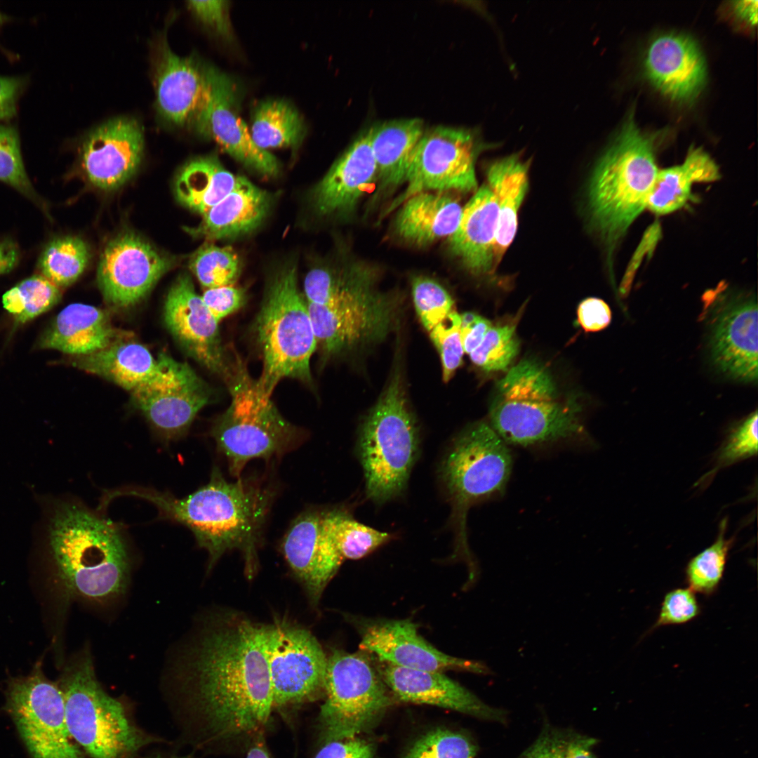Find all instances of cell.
Listing matches in <instances>:
<instances>
[{
	"mask_svg": "<svg viewBox=\"0 0 758 758\" xmlns=\"http://www.w3.org/2000/svg\"><path fill=\"white\" fill-rule=\"evenodd\" d=\"M0 181L11 186L45 211L25 171L16 130L0 124Z\"/></svg>",
	"mask_w": 758,
	"mask_h": 758,
	"instance_id": "46",
	"label": "cell"
},
{
	"mask_svg": "<svg viewBox=\"0 0 758 758\" xmlns=\"http://www.w3.org/2000/svg\"><path fill=\"white\" fill-rule=\"evenodd\" d=\"M0 18H1V15H0Z\"/></svg>",
	"mask_w": 758,
	"mask_h": 758,
	"instance_id": "63",
	"label": "cell"
},
{
	"mask_svg": "<svg viewBox=\"0 0 758 758\" xmlns=\"http://www.w3.org/2000/svg\"><path fill=\"white\" fill-rule=\"evenodd\" d=\"M425 131L420 119L388 121L370 128L377 179L382 189L406 182L411 160Z\"/></svg>",
	"mask_w": 758,
	"mask_h": 758,
	"instance_id": "34",
	"label": "cell"
},
{
	"mask_svg": "<svg viewBox=\"0 0 758 758\" xmlns=\"http://www.w3.org/2000/svg\"><path fill=\"white\" fill-rule=\"evenodd\" d=\"M131 393L133 404L166 441L185 434L212 394L197 373L175 388Z\"/></svg>",
	"mask_w": 758,
	"mask_h": 758,
	"instance_id": "29",
	"label": "cell"
},
{
	"mask_svg": "<svg viewBox=\"0 0 758 758\" xmlns=\"http://www.w3.org/2000/svg\"><path fill=\"white\" fill-rule=\"evenodd\" d=\"M249 131L255 145L267 151L298 145L306 128L302 118L290 103L274 99L256 107Z\"/></svg>",
	"mask_w": 758,
	"mask_h": 758,
	"instance_id": "38",
	"label": "cell"
},
{
	"mask_svg": "<svg viewBox=\"0 0 758 758\" xmlns=\"http://www.w3.org/2000/svg\"><path fill=\"white\" fill-rule=\"evenodd\" d=\"M411 293L416 313L429 332L454 310V301L450 294L430 278L415 277L411 283Z\"/></svg>",
	"mask_w": 758,
	"mask_h": 758,
	"instance_id": "48",
	"label": "cell"
},
{
	"mask_svg": "<svg viewBox=\"0 0 758 758\" xmlns=\"http://www.w3.org/2000/svg\"><path fill=\"white\" fill-rule=\"evenodd\" d=\"M376 665L384 682L398 700L435 705L483 719H505L503 711L487 705L441 672L404 668L381 661Z\"/></svg>",
	"mask_w": 758,
	"mask_h": 758,
	"instance_id": "25",
	"label": "cell"
},
{
	"mask_svg": "<svg viewBox=\"0 0 758 758\" xmlns=\"http://www.w3.org/2000/svg\"><path fill=\"white\" fill-rule=\"evenodd\" d=\"M374 747L357 736L325 743L314 758H373Z\"/></svg>",
	"mask_w": 758,
	"mask_h": 758,
	"instance_id": "54",
	"label": "cell"
},
{
	"mask_svg": "<svg viewBox=\"0 0 758 758\" xmlns=\"http://www.w3.org/2000/svg\"><path fill=\"white\" fill-rule=\"evenodd\" d=\"M190 269L206 289L234 285L241 272L239 258L230 246L206 244L192 257Z\"/></svg>",
	"mask_w": 758,
	"mask_h": 758,
	"instance_id": "44",
	"label": "cell"
},
{
	"mask_svg": "<svg viewBox=\"0 0 758 758\" xmlns=\"http://www.w3.org/2000/svg\"><path fill=\"white\" fill-rule=\"evenodd\" d=\"M492 323L473 312L460 314V334L464 352L470 354L482 342Z\"/></svg>",
	"mask_w": 758,
	"mask_h": 758,
	"instance_id": "56",
	"label": "cell"
},
{
	"mask_svg": "<svg viewBox=\"0 0 758 758\" xmlns=\"http://www.w3.org/2000/svg\"><path fill=\"white\" fill-rule=\"evenodd\" d=\"M498 209L487 184L468 201L456 232L449 237L450 248L470 272L480 275L494 270L493 253Z\"/></svg>",
	"mask_w": 758,
	"mask_h": 758,
	"instance_id": "28",
	"label": "cell"
},
{
	"mask_svg": "<svg viewBox=\"0 0 758 758\" xmlns=\"http://www.w3.org/2000/svg\"><path fill=\"white\" fill-rule=\"evenodd\" d=\"M139 758H194L191 755H185L170 752H155Z\"/></svg>",
	"mask_w": 758,
	"mask_h": 758,
	"instance_id": "62",
	"label": "cell"
},
{
	"mask_svg": "<svg viewBox=\"0 0 758 758\" xmlns=\"http://www.w3.org/2000/svg\"><path fill=\"white\" fill-rule=\"evenodd\" d=\"M376 281L371 270L361 266L317 267L305 277V301L328 305L367 298L380 292L377 290Z\"/></svg>",
	"mask_w": 758,
	"mask_h": 758,
	"instance_id": "37",
	"label": "cell"
},
{
	"mask_svg": "<svg viewBox=\"0 0 758 758\" xmlns=\"http://www.w3.org/2000/svg\"><path fill=\"white\" fill-rule=\"evenodd\" d=\"M323 526L344 560L361 559L393 538L392 534L364 525L340 510L323 512Z\"/></svg>",
	"mask_w": 758,
	"mask_h": 758,
	"instance_id": "39",
	"label": "cell"
},
{
	"mask_svg": "<svg viewBox=\"0 0 758 758\" xmlns=\"http://www.w3.org/2000/svg\"><path fill=\"white\" fill-rule=\"evenodd\" d=\"M172 265L140 237L123 233L109 241L101 254L98 286L109 304L130 307L142 300Z\"/></svg>",
	"mask_w": 758,
	"mask_h": 758,
	"instance_id": "18",
	"label": "cell"
},
{
	"mask_svg": "<svg viewBox=\"0 0 758 758\" xmlns=\"http://www.w3.org/2000/svg\"><path fill=\"white\" fill-rule=\"evenodd\" d=\"M597 743L594 738L546 725L517 758H595L592 750Z\"/></svg>",
	"mask_w": 758,
	"mask_h": 758,
	"instance_id": "45",
	"label": "cell"
},
{
	"mask_svg": "<svg viewBox=\"0 0 758 758\" xmlns=\"http://www.w3.org/2000/svg\"><path fill=\"white\" fill-rule=\"evenodd\" d=\"M477 746L465 734L437 729L420 737L404 758H474Z\"/></svg>",
	"mask_w": 758,
	"mask_h": 758,
	"instance_id": "47",
	"label": "cell"
},
{
	"mask_svg": "<svg viewBox=\"0 0 758 758\" xmlns=\"http://www.w3.org/2000/svg\"><path fill=\"white\" fill-rule=\"evenodd\" d=\"M262 370L257 380L271 397L284 378L310 383L311 358L317 350L305 300L298 287L297 270L289 265L270 279L255 320Z\"/></svg>",
	"mask_w": 758,
	"mask_h": 758,
	"instance_id": "8",
	"label": "cell"
},
{
	"mask_svg": "<svg viewBox=\"0 0 758 758\" xmlns=\"http://www.w3.org/2000/svg\"><path fill=\"white\" fill-rule=\"evenodd\" d=\"M359 649L379 661L404 668L444 672L458 670L490 674L480 661L447 655L427 642L408 619L370 623L361 630Z\"/></svg>",
	"mask_w": 758,
	"mask_h": 758,
	"instance_id": "21",
	"label": "cell"
},
{
	"mask_svg": "<svg viewBox=\"0 0 758 758\" xmlns=\"http://www.w3.org/2000/svg\"><path fill=\"white\" fill-rule=\"evenodd\" d=\"M512 468L509 445L488 422L477 421L467 426L450 445L440 466V477L458 519L465 548L469 507L503 494Z\"/></svg>",
	"mask_w": 758,
	"mask_h": 758,
	"instance_id": "11",
	"label": "cell"
},
{
	"mask_svg": "<svg viewBox=\"0 0 758 758\" xmlns=\"http://www.w3.org/2000/svg\"><path fill=\"white\" fill-rule=\"evenodd\" d=\"M719 178V169L700 147H691L684 163L658 171L649 192L646 206L656 214L674 212L692 199L694 182H711Z\"/></svg>",
	"mask_w": 758,
	"mask_h": 758,
	"instance_id": "35",
	"label": "cell"
},
{
	"mask_svg": "<svg viewBox=\"0 0 758 758\" xmlns=\"http://www.w3.org/2000/svg\"><path fill=\"white\" fill-rule=\"evenodd\" d=\"M701 317L708 331L711 359L719 371L745 383L757 380V305L747 295L717 289L703 296Z\"/></svg>",
	"mask_w": 758,
	"mask_h": 758,
	"instance_id": "14",
	"label": "cell"
},
{
	"mask_svg": "<svg viewBox=\"0 0 758 758\" xmlns=\"http://www.w3.org/2000/svg\"><path fill=\"white\" fill-rule=\"evenodd\" d=\"M582 411L576 399L560 392L546 366L526 359L496 384L488 423L508 445L540 446L585 439Z\"/></svg>",
	"mask_w": 758,
	"mask_h": 758,
	"instance_id": "4",
	"label": "cell"
},
{
	"mask_svg": "<svg viewBox=\"0 0 758 758\" xmlns=\"http://www.w3.org/2000/svg\"><path fill=\"white\" fill-rule=\"evenodd\" d=\"M90 258L88 247L80 238L64 237L49 242L38 262L41 275L60 288L66 287L81 276Z\"/></svg>",
	"mask_w": 758,
	"mask_h": 758,
	"instance_id": "40",
	"label": "cell"
},
{
	"mask_svg": "<svg viewBox=\"0 0 758 758\" xmlns=\"http://www.w3.org/2000/svg\"><path fill=\"white\" fill-rule=\"evenodd\" d=\"M578 321L586 332H596L609 326L611 311L601 299L588 298L583 300L577 310Z\"/></svg>",
	"mask_w": 758,
	"mask_h": 758,
	"instance_id": "55",
	"label": "cell"
},
{
	"mask_svg": "<svg viewBox=\"0 0 758 758\" xmlns=\"http://www.w3.org/2000/svg\"><path fill=\"white\" fill-rule=\"evenodd\" d=\"M643 66L650 83L663 95L679 102L694 100L707 80V65L696 41L684 34L666 33L653 39Z\"/></svg>",
	"mask_w": 758,
	"mask_h": 758,
	"instance_id": "23",
	"label": "cell"
},
{
	"mask_svg": "<svg viewBox=\"0 0 758 758\" xmlns=\"http://www.w3.org/2000/svg\"><path fill=\"white\" fill-rule=\"evenodd\" d=\"M154 62L158 113L169 124L183 126L192 121L202 99L206 67L192 57L178 56L163 40Z\"/></svg>",
	"mask_w": 758,
	"mask_h": 758,
	"instance_id": "26",
	"label": "cell"
},
{
	"mask_svg": "<svg viewBox=\"0 0 758 758\" xmlns=\"http://www.w3.org/2000/svg\"><path fill=\"white\" fill-rule=\"evenodd\" d=\"M246 758H272L260 736L252 743Z\"/></svg>",
	"mask_w": 758,
	"mask_h": 758,
	"instance_id": "61",
	"label": "cell"
},
{
	"mask_svg": "<svg viewBox=\"0 0 758 758\" xmlns=\"http://www.w3.org/2000/svg\"><path fill=\"white\" fill-rule=\"evenodd\" d=\"M660 225L657 222L653 224L645 232L641 244L625 275L621 284L622 291L625 292L628 289L639 264L641 262L645 254L651 253L653 251L660 237Z\"/></svg>",
	"mask_w": 758,
	"mask_h": 758,
	"instance_id": "57",
	"label": "cell"
},
{
	"mask_svg": "<svg viewBox=\"0 0 758 758\" xmlns=\"http://www.w3.org/2000/svg\"><path fill=\"white\" fill-rule=\"evenodd\" d=\"M420 448L419 430L410 409L399 371L365 418L357 450L364 473L366 493L382 504L406 488Z\"/></svg>",
	"mask_w": 758,
	"mask_h": 758,
	"instance_id": "7",
	"label": "cell"
},
{
	"mask_svg": "<svg viewBox=\"0 0 758 758\" xmlns=\"http://www.w3.org/2000/svg\"><path fill=\"white\" fill-rule=\"evenodd\" d=\"M6 709L32 758H85L68 730L62 691L40 663L9 681Z\"/></svg>",
	"mask_w": 758,
	"mask_h": 758,
	"instance_id": "12",
	"label": "cell"
},
{
	"mask_svg": "<svg viewBox=\"0 0 758 758\" xmlns=\"http://www.w3.org/2000/svg\"><path fill=\"white\" fill-rule=\"evenodd\" d=\"M118 333L108 314L96 307L72 303L59 312L41 335L39 346L86 356L117 342Z\"/></svg>",
	"mask_w": 758,
	"mask_h": 758,
	"instance_id": "30",
	"label": "cell"
},
{
	"mask_svg": "<svg viewBox=\"0 0 758 758\" xmlns=\"http://www.w3.org/2000/svg\"><path fill=\"white\" fill-rule=\"evenodd\" d=\"M700 612V606L693 591L689 588L674 589L665 595L653 629L689 623L696 618Z\"/></svg>",
	"mask_w": 758,
	"mask_h": 758,
	"instance_id": "51",
	"label": "cell"
},
{
	"mask_svg": "<svg viewBox=\"0 0 758 758\" xmlns=\"http://www.w3.org/2000/svg\"><path fill=\"white\" fill-rule=\"evenodd\" d=\"M21 86L20 79L0 76V121L11 119L15 114Z\"/></svg>",
	"mask_w": 758,
	"mask_h": 758,
	"instance_id": "58",
	"label": "cell"
},
{
	"mask_svg": "<svg viewBox=\"0 0 758 758\" xmlns=\"http://www.w3.org/2000/svg\"><path fill=\"white\" fill-rule=\"evenodd\" d=\"M57 683L68 730L91 758H139L147 747L162 742L140 727L123 700L102 688L90 651L74 657Z\"/></svg>",
	"mask_w": 758,
	"mask_h": 758,
	"instance_id": "6",
	"label": "cell"
},
{
	"mask_svg": "<svg viewBox=\"0 0 758 758\" xmlns=\"http://www.w3.org/2000/svg\"><path fill=\"white\" fill-rule=\"evenodd\" d=\"M400 205L395 230L404 240L419 246L449 238L457 230L463 213L456 199L441 192H420Z\"/></svg>",
	"mask_w": 758,
	"mask_h": 758,
	"instance_id": "32",
	"label": "cell"
},
{
	"mask_svg": "<svg viewBox=\"0 0 758 758\" xmlns=\"http://www.w3.org/2000/svg\"><path fill=\"white\" fill-rule=\"evenodd\" d=\"M318 721L325 743L370 730L393 703V695L367 652L333 649L327 658Z\"/></svg>",
	"mask_w": 758,
	"mask_h": 758,
	"instance_id": "10",
	"label": "cell"
},
{
	"mask_svg": "<svg viewBox=\"0 0 758 758\" xmlns=\"http://www.w3.org/2000/svg\"><path fill=\"white\" fill-rule=\"evenodd\" d=\"M281 550L310 603L316 606L344 561L324 529L323 512L309 511L299 515L284 536Z\"/></svg>",
	"mask_w": 758,
	"mask_h": 758,
	"instance_id": "24",
	"label": "cell"
},
{
	"mask_svg": "<svg viewBox=\"0 0 758 758\" xmlns=\"http://www.w3.org/2000/svg\"><path fill=\"white\" fill-rule=\"evenodd\" d=\"M61 295L60 287L41 274H36L7 291L2 302L17 323L25 324L53 308Z\"/></svg>",
	"mask_w": 758,
	"mask_h": 758,
	"instance_id": "41",
	"label": "cell"
},
{
	"mask_svg": "<svg viewBox=\"0 0 758 758\" xmlns=\"http://www.w3.org/2000/svg\"><path fill=\"white\" fill-rule=\"evenodd\" d=\"M440 355L443 380L448 382L460 366L464 352L460 334V314L456 310L430 331Z\"/></svg>",
	"mask_w": 758,
	"mask_h": 758,
	"instance_id": "50",
	"label": "cell"
},
{
	"mask_svg": "<svg viewBox=\"0 0 758 758\" xmlns=\"http://www.w3.org/2000/svg\"><path fill=\"white\" fill-rule=\"evenodd\" d=\"M74 366L112 381L131 392L177 387L196 373L165 353L157 358L135 342H115L97 352L80 356Z\"/></svg>",
	"mask_w": 758,
	"mask_h": 758,
	"instance_id": "20",
	"label": "cell"
},
{
	"mask_svg": "<svg viewBox=\"0 0 758 758\" xmlns=\"http://www.w3.org/2000/svg\"><path fill=\"white\" fill-rule=\"evenodd\" d=\"M113 496L147 500L162 519L188 528L208 553V569L236 550L243 557L246 576L252 578L257 572L258 547L274 496L264 484L241 477L230 482L215 467L208 484L185 498L140 486L114 489Z\"/></svg>",
	"mask_w": 758,
	"mask_h": 758,
	"instance_id": "2",
	"label": "cell"
},
{
	"mask_svg": "<svg viewBox=\"0 0 758 758\" xmlns=\"http://www.w3.org/2000/svg\"><path fill=\"white\" fill-rule=\"evenodd\" d=\"M205 305L219 322L240 309L246 302V292L239 287L225 286L205 290L201 296Z\"/></svg>",
	"mask_w": 758,
	"mask_h": 758,
	"instance_id": "52",
	"label": "cell"
},
{
	"mask_svg": "<svg viewBox=\"0 0 758 758\" xmlns=\"http://www.w3.org/2000/svg\"><path fill=\"white\" fill-rule=\"evenodd\" d=\"M225 383L231 401L211 432L232 476L239 478L252 459L281 456L303 441V432L281 415L239 358Z\"/></svg>",
	"mask_w": 758,
	"mask_h": 758,
	"instance_id": "9",
	"label": "cell"
},
{
	"mask_svg": "<svg viewBox=\"0 0 758 758\" xmlns=\"http://www.w3.org/2000/svg\"><path fill=\"white\" fill-rule=\"evenodd\" d=\"M187 6L204 25L225 38L231 35L228 1L221 0L188 1Z\"/></svg>",
	"mask_w": 758,
	"mask_h": 758,
	"instance_id": "53",
	"label": "cell"
},
{
	"mask_svg": "<svg viewBox=\"0 0 758 758\" xmlns=\"http://www.w3.org/2000/svg\"><path fill=\"white\" fill-rule=\"evenodd\" d=\"M317 349L335 356L383 340L392 330L397 303L387 294L320 305L307 302Z\"/></svg>",
	"mask_w": 758,
	"mask_h": 758,
	"instance_id": "17",
	"label": "cell"
},
{
	"mask_svg": "<svg viewBox=\"0 0 758 758\" xmlns=\"http://www.w3.org/2000/svg\"><path fill=\"white\" fill-rule=\"evenodd\" d=\"M517 320L492 325L479 346L470 353L471 361L483 371H505L520 349Z\"/></svg>",
	"mask_w": 758,
	"mask_h": 758,
	"instance_id": "43",
	"label": "cell"
},
{
	"mask_svg": "<svg viewBox=\"0 0 758 758\" xmlns=\"http://www.w3.org/2000/svg\"><path fill=\"white\" fill-rule=\"evenodd\" d=\"M757 418L755 410L731 431L718 451L715 467L710 473L757 454Z\"/></svg>",
	"mask_w": 758,
	"mask_h": 758,
	"instance_id": "49",
	"label": "cell"
},
{
	"mask_svg": "<svg viewBox=\"0 0 758 758\" xmlns=\"http://www.w3.org/2000/svg\"><path fill=\"white\" fill-rule=\"evenodd\" d=\"M477 140L466 129L437 126L425 131L411 160L406 187L392 208L420 192L476 191Z\"/></svg>",
	"mask_w": 758,
	"mask_h": 758,
	"instance_id": "15",
	"label": "cell"
},
{
	"mask_svg": "<svg viewBox=\"0 0 758 758\" xmlns=\"http://www.w3.org/2000/svg\"><path fill=\"white\" fill-rule=\"evenodd\" d=\"M205 618L173 669L172 708L187 740L212 750L262 736L272 690L265 625L234 612Z\"/></svg>",
	"mask_w": 758,
	"mask_h": 758,
	"instance_id": "1",
	"label": "cell"
},
{
	"mask_svg": "<svg viewBox=\"0 0 758 758\" xmlns=\"http://www.w3.org/2000/svg\"><path fill=\"white\" fill-rule=\"evenodd\" d=\"M164 318L168 329L185 352L226 382L232 373L233 361L228 359L222 345L219 322L196 293L187 274H180L170 288Z\"/></svg>",
	"mask_w": 758,
	"mask_h": 758,
	"instance_id": "19",
	"label": "cell"
},
{
	"mask_svg": "<svg viewBox=\"0 0 758 758\" xmlns=\"http://www.w3.org/2000/svg\"><path fill=\"white\" fill-rule=\"evenodd\" d=\"M655 138L640 130L634 112L592 173L587 189L591 224L609 247L623 236L646 206L658 171Z\"/></svg>",
	"mask_w": 758,
	"mask_h": 758,
	"instance_id": "5",
	"label": "cell"
},
{
	"mask_svg": "<svg viewBox=\"0 0 758 758\" xmlns=\"http://www.w3.org/2000/svg\"><path fill=\"white\" fill-rule=\"evenodd\" d=\"M377 179L370 128L352 143L312 191L313 208L321 215L348 212Z\"/></svg>",
	"mask_w": 758,
	"mask_h": 758,
	"instance_id": "27",
	"label": "cell"
},
{
	"mask_svg": "<svg viewBox=\"0 0 758 758\" xmlns=\"http://www.w3.org/2000/svg\"><path fill=\"white\" fill-rule=\"evenodd\" d=\"M733 11L737 18L753 26L757 21V1L734 2Z\"/></svg>",
	"mask_w": 758,
	"mask_h": 758,
	"instance_id": "60",
	"label": "cell"
},
{
	"mask_svg": "<svg viewBox=\"0 0 758 758\" xmlns=\"http://www.w3.org/2000/svg\"><path fill=\"white\" fill-rule=\"evenodd\" d=\"M144 149V133L133 118L109 119L92 131L81 148V165L88 180L105 190L119 187L136 172Z\"/></svg>",
	"mask_w": 758,
	"mask_h": 758,
	"instance_id": "22",
	"label": "cell"
},
{
	"mask_svg": "<svg viewBox=\"0 0 758 758\" xmlns=\"http://www.w3.org/2000/svg\"><path fill=\"white\" fill-rule=\"evenodd\" d=\"M528 162L517 154L496 160L487 168V185L496 197L498 209L494 269L515 237L518 212L528 188Z\"/></svg>",
	"mask_w": 758,
	"mask_h": 758,
	"instance_id": "33",
	"label": "cell"
},
{
	"mask_svg": "<svg viewBox=\"0 0 758 758\" xmlns=\"http://www.w3.org/2000/svg\"><path fill=\"white\" fill-rule=\"evenodd\" d=\"M274 707L297 705L324 693L327 657L307 629L285 619L265 625Z\"/></svg>",
	"mask_w": 758,
	"mask_h": 758,
	"instance_id": "13",
	"label": "cell"
},
{
	"mask_svg": "<svg viewBox=\"0 0 758 758\" xmlns=\"http://www.w3.org/2000/svg\"><path fill=\"white\" fill-rule=\"evenodd\" d=\"M18 258L19 252L16 245L9 240H0V274L12 270Z\"/></svg>",
	"mask_w": 758,
	"mask_h": 758,
	"instance_id": "59",
	"label": "cell"
},
{
	"mask_svg": "<svg viewBox=\"0 0 758 758\" xmlns=\"http://www.w3.org/2000/svg\"><path fill=\"white\" fill-rule=\"evenodd\" d=\"M237 107L232 79L218 69L206 67L205 91L192 120L197 132L215 141L248 168L265 176H274L279 170L277 159L255 145Z\"/></svg>",
	"mask_w": 758,
	"mask_h": 758,
	"instance_id": "16",
	"label": "cell"
},
{
	"mask_svg": "<svg viewBox=\"0 0 758 758\" xmlns=\"http://www.w3.org/2000/svg\"><path fill=\"white\" fill-rule=\"evenodd\" d=\"M50 545L69 595L102 604L126 592L128 546L122 528L101 511L79 503L60 505L51 519Z\"/></svg>",
	"mask_w": 758,
	"mask_h": 758,
	"instance_id": "3",
	"label": "cell"
},
{
	"mask_svg": "<svg viewBox=\"0 0 758 758\" xmlns=\"http://www.w3.org/2000/svg\"><path fill=\"white\" fill-rule=\"evenodd\" d=\"M271 197L244 177L222 200L202 215L190 232L207 239L237 237L255 230L264 220Z\"/></svg>",
	"mask_w": 758,
	"mask_h": 758,
	"instance_id": "31",
	"label": "cell"
},
{
	"mask_svg": "<svg viewBox=\"0 0 758 758\" xmlns=\"http://www.w3.org/2000/svg\"><path fill=\"white\" fill-rule=\"evenodd\" d=\"M239 178L215 157H199L180 171L175 185L176 197L185 207L202 215L230 193Z\"/></svg>",
	"mask_w": 758,
	"mask_h": 758,
	"instance_id": "36",
	"label": "cell"
},
{
	"mask_svg": "<svg viewBox=\"0 0 758 758\" xmlns=\"http://www.w3.org/2000/svg\"><path fill=\"white\" fill-rule=\"evenodd\" d=\"M728 520L719 523L714 542L693 557L687 564L685 573L689 588L706 596L712 594L723 578L729 550L734 538H726Z\"/></svg>",
	"mask_w": 758,
	"mask_h": 758,
	"instance_id": "42",
	"label": "cell"
}]
</instances>
